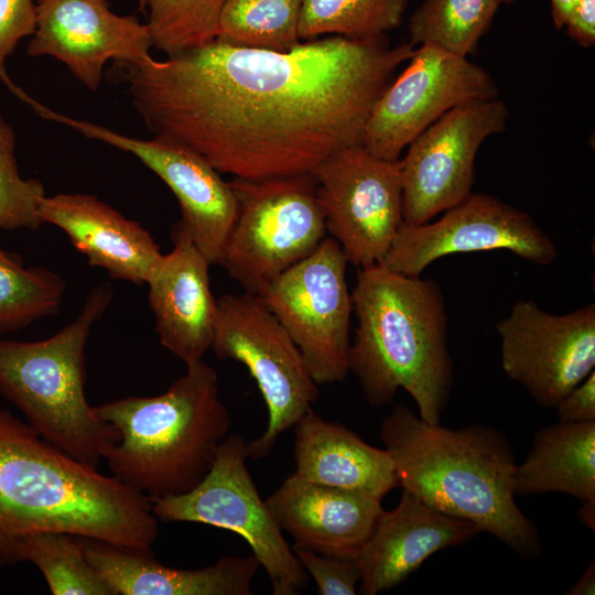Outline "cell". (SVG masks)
<instances>
[{
  "instance_id": "1",
  "label": "cell",
  "mask_w": 595,
  "mask_h": 595,
  "mask_svg": "<svg viewBox=\"0 0 595 595\" xmlns=\"http://www.w3.org/2000/svg\"><path fill=\"white\" fill-rule=\"evenodd\" d=\"M408 41L339 35L289 52L203 46L138 63H115L155 136L176 140L219 173L245 180L312 174L335 152L361 145L368 118Z\"/></svg>"
},
{
  "instance_id": "2",
  "label": "cell",
  "mask_w": 595,
  "mask_h": 595,
  "mask_svg": "<svg viewBox=\"0 0 595 595\" xmlns=\"http://www.w3.org/2000/svg\"><path fill=\"white\" fill-rule=\"evenodd\" d=\"M47 531L141 550H151L159 534L149 498L0 409V567L19 563L21 538Z\"/></svg>"
},
{
  "instance_id": "3",
  "label": "cell",
  "mask_w": 595,
  "mask_h": 595,
  "mask_svg": "<svg viewBox=\"0 0 595 595\" xmlns=\"http://www.w3.org/2000/svg\"><path fill=\"white\" fill-rule=\"evenodd\" d=\"M379 433L402 489L442 513L473 522L521 556L540 554L538 529L515 499L517 463L501 431L430 424L399 404Z\"/></svg>"
},
{
  "instance_id": "4",
  "label": "cell",
  "mask_w": 595,
  "mask_h": 595,
  "mask_svg": "<svg viewBox=\"0 0 595 595\" xmlns=\"http://www.w3.org/2000/svg\"><path fill=\"white\" fill-rule=\"evenodd\" d=\"M351 299L357 326L348 367L367 402L388 404L402 388L423 421L440 423L453 385V364L437 282L374 263L358 269Z\"/></svg>"
},
{
  "instance_id": "5",
  "label": "cell",
  "mask_w": 595,
  "mask_h": 595,
  "mask_svg": "<svg viewBox=\"0 0 595 595\" xmlns=\"http://www.w3.org/2000/svg\"><path fill=\"white\" fill-rule=\"evenodd\" d=\"M93 409L120 434L102 454L111 475L152 502L195 488L230 428L217 372L203 359L186 365L161 394L125 397Z\"/></svg>"
},
{
  "instance_id": "6",
  "label": "cell",
  "mask_w": 595,
  "mask_h": 595,
  "mask_svg": "<svg viewBox=\"0 0 595 595\" xmlns=\"http://www.w3.org/2000/svg\"><path fill=\"white\" fill-rule=\"evenodd\" d=\"M112 299L113 286L104 281L90 290L76 318L51 337L0 339V393L45 441L96 468L120 434L86 399V345Z\"/></svg>"
},
{
  "instance_id": "7",
  "label": "cell",
  "mask_w": 595,
  "mask_h": 595,
  "mask_svg": "<svg viewBox=\"0 0 595 595\" xmlns=\"http://www.w3.org/2000/svg\"><path fill=\"white\" fill-rule=\"evenodd\" d=\"M236 215L216 264L259 295L327 237L313 174L234 177Z\"/></svg>"
},
{
  "instance_id": "8",
  "label": "cell",
  "mask_w": 595,
  "mask_h": 595,
  "mask_svg": "<svg viewBox=\"0 0 595 595\" xmlns=\"http://www.w3.org/2000/svg\"><path fill=\"white\" fill-rule=\"evenodd\" d=\"M210 349L220 359L244 364L268 409L264 433L247 443L248 458L267 457L278 437L311 410L318 398L305 360L280 321L257 294L226 293L217 299Z\"/></svg>"
},
{
  "instance_id": "9",
  "label": "cell",
  "mask_w": 595,
  "mask_h": 595,
  "mask_svg": "<svg viewBox=\"0 0 595 595\" xmlns=\"http://www.w3.org/2000/svg\"><path fill=\"white\" fill-rule=\"evenodd\" d=\"M247 443L227 436L203 480L188 493L152 502L164 522H197L232 531L249 544L270 580L274 595H294L306 574L283 538L247 467Z\"/></svg>"
},
{
  "instance_id": "10",
  "label": "cell",
  "mask_w": 595,
  "mask_h": 595,
  "mask_svg": "<svg viewBox=\"0 0 595 595\" xmlns=\"http://www.w3.org/2000/svg\"><path fill=\"white\" fill-rule=\"evenodd\" d=\"M347 263L337 241L326 237L259 294L300 349L317 385L343 381L349 372L353 299Z\"/></svg>"
},
{
  "instance_id": "11",
  "label": "cell",
  "mask_w": 595,
  "mask_h": 595,
  "mask_svg": "<svg viewBox=\"0 0 595 595\" xmlns=\"http://www.w3.org/2000/svg\"><path fill=\"white\" fill-rule=\"evenodd\" d=\"M326 231L349 263H379L403 225L400 160L344 148L312 173Z\"/></svg>"
},
{
  "instance_id": "12",
  "label": "cell",
  "mask_w": 595,
  "mask_h": 595,
  "mask_svg": "<svg viewBox=\"0 0 595 595\" xmlns=\"http://www.w3.org/2000/svg\"><path fill=\"white\" fill-rule=\"evenodd\" d=\"M496 97L498 87L487 71L467 57L422 44L375 104L361 145L375 156L398 160L412 140L453 108Z\"/></svg>"
},
{
  "instance_id": "13",
  "label": "cell",
  "mask_w": 595,
  "mask_h": 595,
  "mask_svg": "<svg viewBox=\"0 0 595 595\" xmlns=\"http://www.w3.org/2000/svg\"><path fill=\"white\" fill-rule=\"evenodd\" d=\"M18 98L41 117L65 125L83 136L134 155L155 173L175 195L181 217L173 226L190 237L196 248L216 264L236 215V198L220 173L201 154L185 144L162 136L141 139L104 126L56 112L29 96Z\"/></svg>"
},
{
  "instance_id": "14",
  "label": "cell",
  "mask_w": 595,
  "mask_h": 595,
  "mask_svg": "<svg viewBox=\"0 0 595 595\" xmlns=\"http://www.w3.org/2000/svg\"><path fill=\"white\" fill-rule=\"evenodd\" d=\"M509 110L498 97L443 115L408 145L400 161L403 225L419 226L464 201L482 143L505 130Z\"/></svg>"
},
{
  "instance_id": "15",
  "label": "cell",
  "mask_w": 595,
  "mask_h": 595,
  "mask_svg": "<svg viewBox=\"0 0 595 595\" xmlns=\"http://www.w3.org/2000/svg\"><path fill=\"white\" fill-rule=\"evenodd\" d=\"M496 249L539 266L552 263L558 256L555 244L528 213L491 195L470 193L431 224L402 225L379 263L420 277L444 256Z\"/></svg>"
},
{
  "instance_id": "16",
  "label": "cell",
  "mask_w": 595,
  "mask_h": 595,
  "mask_svg": "<svg viewBox=\"0 0 595 595\" xmlns=\"http://www.w3.org/2000/svg\"><path fill=\"white\" fill-rule=\"evenodd\" d=\"M496 331L504 372L543 408L554 409L594 371V303L555 315L522 300Z\"/></svg>"
},
{
  "instance_id": "17",
  "label": "cell",
  "mask_w": 595,
  "mask_h": 595,
  "mask_svg": "<svg viewBox=\"0 0 595 595\" xmlns=\"http://www.w3.org/2000/svg\"><path fill=\"white\" fill-rule=\"evenodd\" d=\"M152 47L147 23L115 13L106 0H37L26 51L32 57L62 62L87 89L97 91L109 61L144 62L152 57Z\"/></svg>"
},
{
  "instance_id": "18",
  "label": "cell",
  "mask_w": 595,
  "mask_h": 595,
  "mask_svg": "<svg viewBox=\"0 0 595 595\" xmlns=\"http://www.w3.org/2000/svg\"><path fill=\"white\" fill-rule=\"evenodd\" d=\"M281 530L304 549L356 559L383 511L381 499L307 480L295 472L266 500Z\"/></svg>"
},
{
  "instance_id": "19",
  "label": "cell",
  "mask_w": 595,
  "mask_h": 595,
  "mask_svg": "<svg viewBox=\"0 0 595 595\" xmlns=\"http://www.w3.org/2000/svg\"><path fill=\"white\" fill-rule=\"evenodd\" d=\"M479 532L473 522L442 513L402 489L398 506L381 512L355 559L359 591L376 595L393 588L434 553L462 545Z\"/></svg>"
},
{
  "instance_id": "20",
  "label": "cell",
  "mask_w": 595,
  "mask_h": 595,
  "mask_svg": "<svg viewBox=\"0 0 595 595\" xmlns=\"http://www.w3.org/2000/svg\"><path fill=\"white\" fill-rule=\"evenodd\" d=\"M39 216L42 224L61 228L88 264L104 269L112 280L147 284L164 256L140 223L91 194L45 195Z\"/></svg>"
},
{
  "instance_id": "21",
  "label": "cell",
  "mask_w": 595,
  "mask_h": 595,
  "mask_svg": "<svg viewBox=\"0 0 595 595\" xmlns=\"http://www.w3.org/2000/svg\"><path fill=\"white\" fill-rule=\"evenodd\" d=\"M171 239L173 249L147 283L149 305L160 344L190 365L202 360L212 347L217 299L207 258L185 234L172 228Z\"/></svg>"
},
{
  "instance_id": "22",
  "label": "cell",
  "mask_w": 595,
  "mask_h": 595,
  "mask_svg": "<svg viewBox=\"0 0 595 595\" xmlns=\"http://www.w3.org/2000/svg\"><path fill=\"white\" fill-rule=\"evenodd\" d=\"M85 556L115 595H251L260 564L249 556L225 555L197 570L160 563L153 550H141L78 537Z\"/></svg>"
},
{
  "instance_id": "23",
  "label": "cell",
  "mask_w": 595,
  "mask_h": 595,
  "mask_svg": "<svg viewBox=\"0 0 595 595\" xmlns=\"http://www.w3.org/2000/svg\"><path fill=\"white\" fill-rule=\"evenodd\" d=\"M294 426L299 476L378 499L399 486L396 465L388 451L369 445L347 426L324 420L312 410Z\"/></svg>"
},
{
  "instance_id": "24",
  "label": "cell",
  "mask_w": 595,
  "mask_h": 595,
  "mask_svg": "<svg viewBox=\"0 0 595 595\" xmlns=\"http://www.w3.org/2000/svg\"><path fill=\"white\" fill-rule=\"evenodd\" d=\"M512 482L515 496L561 493L595 508V421L540 428Z\"/></svg>"
},
{
  "instance_id": "25",
  "label": "cell",
  "mask_w": 595,
  "mask_h": 595,
  "mask_svg": "<svg viewBox=\"0 0 595 595\" xmlns=\"http://www.w3.org/2000/svg\"><path fill=\"white\" fill-rule=\"evenodd\" d=\"M303 0H225L216 39L237 46L289 52L301 40Z\"/></svg>"
},
{
  "instance_id": "26",
  "label": "cell",
  "mask_w": 595,
  "mask_h": 595,
  "mask_svg": "<svg viewBox=\"0 0 595 595\" xmlns=\"http://www.w3.org/2000/svg\"><path fill=\"white\" fill-rule=\"evenodd\" d=\"M65 280L44 267H25L21 257L0 248V335L60 312Z\"/></svg>"
},
{
  "instance_id": "27",
  "label": "cell",
  "mask_w": 595,
  "mask_h": 595,
  "mask_svg": "<svg viewBox=\"0 0 595 595\" xmlns=\"http://www.w3.org/2000/svg\"><path fill=\"white\" fill-rule=\"evenodd\" d=\"M499 0H423L408 23L409 42L467 57L486 33Z\"/></svg>"
},
{
  "instance_id": "28",
  "label": "cell",
  "mask_w": 595,
  "mask_h": 595,
  "mask_svg": "<svg viewBox=\"0 0 595 595\" xmlns=\"http://www.w3.org/2000/svg\"><path fill=\"white\" fill-rule=\"evenodd\" d=\"M20 562H31L43 574L53 595H115L87 561L78 536L36 532L15 544Z\"/></svg>"
},
{
  "instance_id": "29",
  "label": "cell",
  "mask_w": 595,
  "mask_h": 595,
  "mask_svg": "<svg viewBox=\"0 0 595 595\" xmlns=\"http://www.w3.org/2000/svg\"><path fill=\"white\" fill-rule=\"evenodd\" d=\"M408 0H303L299 21L301 41L334 34L371 40L399 26Z\"/></svg>"
},
{
  "instance_id": "30",
  "label": "cell",
  "mask_w": 595,
  "mask_h": 595,
  "mask_svg": "<svg viewBox=\"0 0 595 595\" xmlns=\"http://www.w3.org/2000/svg\"><path fill=\"white\" fill-rule=\"evenodd\" d=\"M225 0H145L153 47L166 56L190 51L216 39Z\"/></svg>"
},
{
  "instance_id": "31",
  "label": "cell",
  "mask_w": 595,
  "mask_h": 595,
  "mask_svg": "<svg viewBox=\"0 0 595 595\" xmlns=\"http://www.w3.org/2000/svg\"><path fill=\"white\" fill-rule=\"evenodd\" d=\"M41 181L23 178L15 158V133L0 116V228H40L39 205L45 196Z\"/></svg>"
},
{
  "instance_id": "32",
  "label": "cell",
  "mask_w": 595,
  "mask_h": 595,
  "mask_svg": "<svg viewBox=\"0 0 595 595\" xmlns=\"http://www.w3.org/2000/svg\"><path fill=\"white\" fill-rule=\"evenodd\" d=\"M303 569L312 575L321 595H355L360 582L354 559L322 555L304 549H293Z\"/></svg>"
},
{
  "instance_id": "33",
  "label": "cell",
  "mask_w": 595,
  "mask_h": 595,
  "mask_svg": "<svg viewBox=\"0 0 595 595\" xmlns=\"http://www.w3.org/2000/svg\"><path fill=\"white\" fill-rule=\"evenodd\" d=\"M36 3L33 0H0V82L7 75V58L19 42L34 33Z\"/></svg>"
},
{
  "instance_id": "34",
  "label": "cell",
  "mask_w": 595,
  "mask_h": 595,
  "mask_svg": "<svg viewBox=\"0 0 595 595\" xmlns=\"http://www.w3.org/2000/svg\"><path fill=\"white\" fill-rule=\"evenodd\" d=\"M554 409L559 421H595V371L574 387Z\"/></svg>"
},
{
  "instance_id": "35",
  "label": "cell",
  "mask_w": 595,
  "mask_h": 595,
  "mask_svg": "<svg viewBox=\"0 0 595 595\" xmlns=\"http://www.w3.org/2000/svg\"><path fill=\"white\" fill-rule=\"evenodd\" d=\"M564 26L567 34L580 45L593 46L595 43V0H580L567 15Z\"/></svg>"
},
{
  "instance_id": "36",
  "label": "cell",
  "mask_w": 595,
  "mask_h": 595,
  "mask_svg": "<svg viewBox=\"0 0 595 595\" xmlns=\"http://www.w3.org/2000/svg\"><path fill=\"white\" fill-rule=\"evenodd\" d=\"M567 595H594L595 594V563L594 560L577 580V582L566 592Z\"/></svg>"
},
{
  "instance_id": "37",
  "label": "cell",
  "mask_w": 595,
  "mask_h": 595,
  "mask_svg": "<svg viewBox=\"0 0 595 595\" xmlns=\"http://www.w3.org/2000/svg\"><path fill=\"white\" fill-rule=\"evenodd\" d=\"M550 1H551L553 23L558 29H561L564 26L567 15L570 14L574 6L580 0H550Z\"/></svg>"
},
{
  "instance_id": "38",
  "label": "cell",
  "mask_w": 595,
  "mask_h": 595,
  "mask_svg": "<svg viewBox=\"0 0 595 595\" xmlns=\"http://www.w3.org/2000/svg\"><path fill=\"white\" fill-rule=\"evenodd\" d=\"M139 6L142 10H145V0H139Z\"/></svg>"
},
{
  "instance_id": "39",
  "label": "cell",
  "mask_w": 595,
  "mask_h": 595,
  "mask_svg": "<svg viewBox=\"0 0 595 595\" xmlns=\"http://www.w3.org/2000/svg\"><path fill=\"white\" fill-rule=\"evenodd\" d=\"M510 1H513V0H499V2H510Z\"/></svg>"
}]
</instances>
